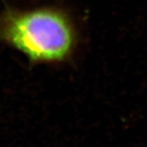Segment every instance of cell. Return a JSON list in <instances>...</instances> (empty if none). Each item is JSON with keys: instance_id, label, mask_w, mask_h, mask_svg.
Instances as JSON below:
<instances>
[{"instance_id": "obj_1", "label": "cell", "mask_w": 147, "mask_h": 147, "mask_svg": "<svg viewBox=\"0 0 147 147\" xmlns=\"http://www.w3.org/2000/svg\"><path fill=\"white\" fill-rule=\"evenodd\" d=\"M0 41L23 53L31 63H54L73 53L76 36L73 23L54 7L0 11Z\"/></svg>"}]
</instances>
